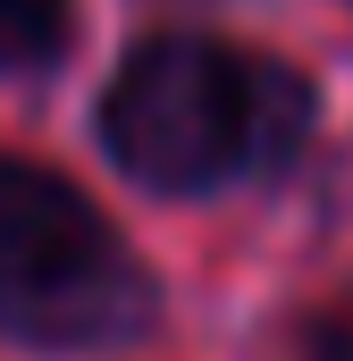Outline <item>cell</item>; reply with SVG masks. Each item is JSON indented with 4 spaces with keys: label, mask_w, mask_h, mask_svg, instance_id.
<instances>
[{
    "label": "cell",
    "mask_w": 353,
    "mask_h": 361,
    "mask_svg": "<svg viewBox=\"0 0 353 361\" xmlns=\"http://www.w3.org/2000/svg\"><path fill=\"white\" fill-rule=\"evenodd\" d=\"M294 126H303V85L210 34L143 42L101 92L109 160L152 193H210L269 160Z\"/></svg>",
    "instance_id": "obj_1"
},
{
    "label": "cell",
    "mask_w": 353,
    "mask_h": 361,
    "mask_svg": "<svg viewBox=\"0 0 353 361\" xmlns=\"http://www.w3.org/2000/svg\"><path fill=\"white\" fill-rule=\"evenodd\" d=\"M152 319V277L68 177L0 152V328L34 345H118Z\"/></svg>",
    "instance_id": "obj_2"
},
{
    "label": "cell",
    "mask_w": 353,
    "mask_h": 361,
    "mask_svg": "<svg viewBox=\"0 0 353 361\" xmlns=\"http://www.w3.org/2000/svg\"><path fill=\"white\" fill-rule=\"evenodd\" d=\"M68 51V0H0V76Z\"/></svg>",
    "instance_id": "obj_3"
},
{
    "label": "cell",
    "mask_w": 353,
    "mask_h": 361,
    "mask_svg": "<svg viewBox=\"0 0 353 361\" xmlns=\"http://www.w3.org/2000/svg\"><path fill=\"white\" fill-rule=\"evenodd\" d=\"M303 361H353V319H320L303 336Z\"/></svg>",
    "instance_id": "obj_4"
}]
</instances>
